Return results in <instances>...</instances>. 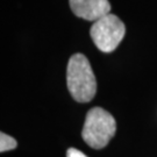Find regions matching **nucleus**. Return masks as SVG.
Wrapping results in <instances>:
<instances>
[{"instance_id": "423d86ee", "label": "nucleus", "mask_w": 157, "mask_h": 157, "mask_svg": "<svg viewBox=\"0 0 157 157\" xmlns=\"http://www.w3.org/2000/svg\"><path fill=\"white\" fill-rule=\"evenodd\" d=\"M67 157H87V156L85 154H83L82 151H79L78 149L70 148V149H67Z\"/></svg>"}, {"instance_id": "7ed1b4c3", "label": "nucleus", "mask_w": 157, "mask_h": 157, "mask_svg": "<svg viewBox=\"0 0 157 157\" xmlns=\"http://www.w3.org/2000/svg\"><path fill=\"white\" fill-rule=\"evenodd\" d=\"M126 34L124 23L114 14H107L95 21L90 35L95 47L102 52H112L117 49Z\"/></svg>"}, {"instance_id": "f03ea898", "label": "nucleus", "mask_w": 157, "mask_h": 157, "mask_svg": "<svg viewBox=\"0 0 157 157\" xmlns=\"http://www.w3.org/2000/svg\"><path fill=\"white\" fill-rule=\"evenodd\" d=\"M117 132V121L101 107H93L86 114L82 130L83 140L93 149H102Z\"/></svg>"}, {"instance_id": "39448f33", "label": "nucleus", "mask_w": 157, "mask_h": 157, "mask_svg": "<svg viewBox=\"0 0 157 157\" xmlns=\"http://www.w3.org/2000/svg\"><path fill=\"white\" fill-rule=\"evenodd\" d=\"M17 146V142L15 139H13L11 136H8L5 133L0 134V151L5 152L12 149H15Z\"/></svg>"}, {"instance_id": "20e7f679", "label": "nucleus", "mask_w": 157, "mask_h": 157, "mask_svg": "<svg viewBox=\"0 0 157 157\" xmlns=\"http://www.w3.org/2000/svg\"><path fill=\"white\" fill-rule=\"evenodd\" d=\"M69 4L75 15L87 21H98L111 11L108 0H69Z\"/></svg>"}, {"instance_id": "f257e3e1", "label": "nucleus", "mask_w": 157, "mask_h": 157, "mask_svg": "<svg viewBox=\"0 0 157 157\" xmlns=\"http://www.w3.org/2000/svg\"><path fill=\"white\" fill-rule=\"evenodd\" d=\"M67 90L78 102H89L97 92V80L89 59L83 54L70 57L67 69Z\"/></svg>"}]
</instances>
